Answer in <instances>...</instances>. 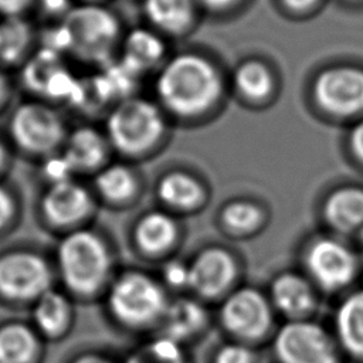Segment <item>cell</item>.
Returning a JSON list of instances; mask_svg holds the SVG:
<instances>
[{
    "instance_id": "cell-1",
    "label": "cell",
    "mask_w": 363,
    "mask_h": 363,
    "mask_svg": "<svg viewBox=\"0 0 363 363\" xmlns=\"http://www.w3.org/2000/svg\"><path fill=\"white\" fill-rule=\"evenodd\" d=\"M157 104L177 116L207 111L221 94L216 67L201 55L179 54L164 62L155 81Z\"/></svg>"
},
{
    "instance_id": "cell-2",
    "label": "cell",
    "mask_w": 363,
    "mask_h": 363,
    "mask_svg": "<svg viewBox=\"0 0 363 363\" xmlns=\"http://www.w3.org/2000/svg\"><path fill=\"white\" fill-rule=\"evenodd\" d=\"M69 126L58 106L28 96L7 112L4 138L16 156L38 164L61 152Z\"/></svg>"
},
{
    "instance_id": "cell-3",
    "label": "cell",
    "mask_w": 363,
    "mask_h": 363,
    "mask_svg": "<svg viewBox=\"0 0 363 363\" xmlns=\"http://www.w3.org/2000/svg\"><path fill=\"white\" fill-rule=\"evenodd\" d=\"M102 128L115 157L135 163L159 146L166 119L157 102L136 94L118 102L104 116Z\"/></svg>"
},
{
    "instance_id": "cell-4",
    "label": "cell",
    "mask_w": 363,
    "mask_h": 363,
    "mask_svg": "<svg viewBox=\"0 0 363 363\" xmlns=\"http://www.w3.org/2000/svg\"><path fill=\"white\" fill-rule=\"evenodd\" d=\"M62 23L69 33L67 58L98 69L118 57L126 30L111 6L77 3Z\"/></svg>"
},
{
    "instance_id": "cell-5",
    "label": "cell",
    "mask_w": 363,
    "mask_h": 363,
    "mask_svg": "<svg viewBox=\"0 0 363 363\" xmlns=\"http://www.w3.org/2000/svg\"><path fill=\"white\" fill-rule=\"evenodd\" d=\"M58 264L69 288L89 294L105 279L111 255L105 240L89 228L67 233L58 245Z\"/></svg>"
},
{
    "instance_id": "cell-6",
    "label": "cell",
    "mask_w": 363,
    "mask_h": 363,
    "mask_svg": "<svg viewBox=\"0 0 363 363\" xmlns=\"http://www.w3.org/2000/svg\"><path fill=\"white\" fill-rule=\"evenodd\" d=\"M98 206L89 182L79 177L41 183L35 203L41 220L48 227L67 233L82 228Z\"/></svg>"
},
{
    "instance_id": "cell-7",
    "label": "cell",
    "mask_w": 363,
    "mask_h": 363,
    "mask_svg": "<svg viewBox=\"0 0 363 363\" xmlns=\"http://www.w3.org/2000/svg\"><path fill=\"white\" fill-rule=\"evenodd\" d=\"M112 312L129 325H145L164 315L163 289L150 277L139 272L123 275L109 296Z\"/></svg>"
},
{
    "instance_id": "cell-8",
    "label": "cell",
    "mask_w": 363,
    "mask_h": 363,
    "mask_svg": "<svg viewBox=\"0 0 363 363\" xmlns=\"http://www.w3.org/2000/svg\"><path fill=\"white\" fill-rule=\"evenodd\" d=\"M274 350L281 363H337L330 335L305 319L285 323L275 336Z\"/></svg>"
},
{
    "instance_id": "cell-9",
    "label": "cell",
    "mask_w": 363,
    "mask_h": 363,
    "mask_svg": "<svg viewBox=\"0 0 363 363\" xmlns=\"http://www.w3.org/2000/svg\"><path fill=\"white\" fill-rule=\"evenodd\" d=\"M60 153L72 174L85 180H89L115 159L102 125L92 121L71 125Z\"/></svg>"
},
{
    "instance_id": "cell-10",
    "label": "cell",
    "mask_w": 363,
    "mask_h": 363,
    "mask_svg": "<svg viewBox=\"0 0 363 363\" xmlns=\"http://www.w3.org/2000/svg\"><path fill=\"white\" fill-rule=\"evenodd\" d=\"M220 320L233 336L252 342L271 329L272 311L269 302L257 289L241 288L228 295L221 305Z\"/></svg>"
},
{
    "instance_id": "cell-11",
    "label": "cell",
    "mask_w": 363,
    "mask_h": 363,
    "mask_svg": "<svg viewBox=\"0 0 363 363\" xmlns=\"http://www.w3.org/2000/svg\"><path fill=\"white\" fill-rule=\"evenodd\" d=\"M318 105L333 115H354L363 111V69L332 67L322 71L315 84Z\"/></svg>"
},
{
    "instance_id": "cell-12",
    "label": "cell",
    "mask_w": 363,
    "mask_h": 363,
    "mask_svg": "<svg viewBox=\"0 0 363 363\" xmlns=\"http://www.w3.org/2000/svg\"><path fill=\"white\" fill-rule=\"evenodd\" d=\"M306 268L313 281L325 291L349 285L356 277L357 259L340 241L320 238L306 252Z\"/></svg>"
},
{
    "instance_id": "cell-13",
    "label": "cell",
    "mask_w": 363,
    "mask_h": 363,
    "mask_svg": "<svg viewBox=\"0 0 363 363\" xmlns=\"http://www.w3.org/2000/svg\"><path fill=\"white\" fill-rule=\"evenodd\" d=\"M48 268L31 251H11L0 257V292L9 298L41 296L48 285Z\"/></svg>"
},
{
    "instance_id": "cell-14",
    "label": "cell",
    "mask_w": 363,
    "mask_h": 363,
    "mask_svg": "<svg viewBox=\"0 0 363 363\" xmlns=\"http://www.w3.org/2000/svg\"><path fill=\"white\" fill-rule=\"evenodd\" d=\"M88 182L98 204L112 210L128 208L142 194V177L135 164L116 157Z\"/></svg>"
},
{
    "instance_id": "cell-15",
    "label": "cell",
    "mask_w": 363,
    "mask_h": 363,
    "mask_svg": "<svg viewBox=\"0 0 363 363\" xmlns=\"http://www.w3.org/2000/svg\"><path fill=\"white\" fill-rule=\"evenodd\" d=\"M237 275L233 257L223 248L201 251L189 265V286L203 298L224 294Z\"/></svg>"
},
{
    "instance_id": "cell-16",
    "label": "cell",
    "mask_w": 363,
    "mask_h": 363,
    "mask_svg": "<svg viewBox=\"0 0 363 363\" xmlns=\"http://www.w3.org/2000/svg\"><path fill=\"white\" fill-rule=\"evenodd\" d=\"M38 47V26L30 16L0 17V68L18 71Z\"/></svg>"
},
{
    "instance_id": "cell-17",
    "label": "cell",
    "mask_w": 363,
    "mask_h": 363,
    "mask_svg": "<svg viewBox=\"0 0 363 363\" xmlns=\"http://www.w3.org/2000/svg\"><path fill=\"white\" fill-rule=\"evenodd\" d=\"M166 54L162 35L149 27H133L125 31L118 58L129 69L143 77L160 65Z\"/></svg>"
},
{
    "instance_id": "cell-18",
    "label": "cell",
    "mask_w": 363,
    "mask_h": 363,
    "mask_svg": "<svg viewBox=\"0 0 363 363\" xmlns=\"http://www.w3.org/2000/svg\"><path fill=\"white\" fill-rule=\"evenodd\" d=\"M271 301L277 311L292 320L305 319L315 306L312 286L303 277L294 272H284L274 279Z\"/></svg>"
},
{
    "instance_id": "cell-19",
    "label": "cell",
    "mask_w": 363,
    "mask_h": 363,
    "mask_svg": "<svg viewBox=\"0 0 363 363\" xmlns=\"http://www.w3.org/2000/svg\"><path fill=\"white\" fill-rule=\"evenodd\" d=\"M177 235L176 221L162 210H150L138 217L133 227L136 245L149 254H159L169 250Z\"/></svg>"
},
{
    "instance_id": "cell-20",
    "label": "cell",
    "mask_w": 363,
    "mask_h": 363,
    "mask_svg": "<svg viewBox=\"0 0 363 363\" xmlns=\"http://www.w3.org/2000/svg\"><path fill=\"white\" fill-rule=\"evenodd\" d=\"M323 214L332 228L340 233L363 230V190L343 187L333 191L325 201Z\"/></svg>"
},
{
    "instance_id": "cell-21",
    "label": "cell",
    "mask_w": 363,
    "mask_h": 363,
    "mask_svg": "<svg viewBox=\"0 0 363 363\" xmlns=\"http://www.w3.org/2000/svg\"><path fill=\"white\" fill-rule=\"evenodd\" d=\"M67 64L61 54L37 47L31 57L18 69V82L30 98L43 99L45 88L54 74Z\"/></svg>"
},
{
    "instance_id": "cell-22",
    "label": "cell",
    "mask_w": 363,
    "mask_h": 363,
    "mask_svg": "<svg viewBox=\"0 0 363 363\" xmlns=\"http://www.w3.org/2000/svg\"><path fill=\"white\" fill-rule=\"evenodd\" d=\"M336 335L343 349L363 360V289L349 295L336 311Z\"/></svg>"
},
{
    "instance_id": "cell-23",
    "label": "cell",
    "mask_w": 363,
    "mask_h": 363,
    "mask_svg": "<svg viewBox=\"0 0 363 363\" xmlns=\"http://www.w3.org/2000/svg\"><path fill=\"white\" fill-rule=\"evenodd\" d=\"M142 11L157 33L180 34L193 20L191 0H142Z\"/></svg>"
},
{
    "instance_id": "cell-24",
    "label": "cell",
    "mask_w": 363,
    "mask_h": 363,
    "mask_svg": "<svg viewBox=\"0 0 363 363\" xmlns=\"http://www.w3.org/2000/svg\"><path fill=\"white\" fill-rule=\"evenodd\" d=\"M156 196L170 208H191L201 199L199 183L187 173L172 170L162 174L156 183Z\"/></svg>"
},
{
    "instance_id": "cell-25",
    "label": "cell",
    "mask_w": 363,
    "mask_h": 363,
    "mask_svg": "<svg viewBox=\"0 0 363 363\" xmlns=\"http://www.w3.org/2000/svg\"><path fill=\"white\" fill-rule=\"evenodd\" d=\"M206 323V309L193 299H179L164 312L166 336L177 342L196 335Z\"/></svg>"
},
{
    "instance_id": "cell-26",
    "label": "cell",
    "mask_w": 363,
    "mask_h": 363,
    "mask_svg": "<svg viewBox=\"0 0 363 363\" xmlns=\"http://www.w3.org/2000/svg\"><path fill=\"white\" fill-rule=\"evenodd\" d=\"M35 337L23 325L0 329V363H28L35 353Z\"/></svg>"
},
{
    "instance_id": "cell-27",
    "label": "cell",
    "mask_w": 363,
    "mask_h": 363,
    "mask_svg": "<svg viewBox=\"0 0 363 363\" xmlns=\"http://www.w3.org/2000/svg\"><path fill=\"white\" fill-rule=\"evenodd\" d=\"M237 89L250 99H262L272 89V77L265 65L258 61L241 64L234 74Z\"/></svg>"
},
{
    "instance_id": "cell-28",
    "label": "cell",
    "mask_w": 363,
    "mask_h": 363,
    "mask_svg": "<svg viewBox=\"0 0 363 363\" xmlns=\"http://www.w3.org/2000/svg\"><path fill=\"white\" fill-rule=\"evenodd\" d=\"M68 318V303L62 295L57 292H44L35 308V320L38 326L48 332L55 333L62 329Z\"/></svg>"
},
{
    "instance_id": "cell-29",
    "label": "cell",
    "mask_w": 363,
    "mask_h": 363,
    "mask_svg": "<svg viewBox=\"0 0 363 363\" xmlns=\"http://www.w3.org/2000/svg\"><path fill=\"white\" fill-rule=\"evenodd\" d=\"M261 210L250 201H233L223 211V221L234 231H250L261 223Z\"/></svg>"
},
{
    "instance_id": "cell-30",
    "label": "cell",
    "mask_w": 363,
    "mask_h": 363,
    "mask_svg": "<svg viewBox=\"0 0 363 363\" xmlns=\"http://www.w3.org/2000/svg\"><path fill=\"white\" fill-rule=\"evenodd\" d=\"M23 191L9 177L0 179V231L13 225L21 211Z\"/></svg>"
},
{
    "instance_id": "cell-31",
    "label": "cell",
    "mask_w": 363,
    "mask_h": 363,
    "mask_svg": "<svg viewBox=\"0 0 363 363\" xmlns=\"http://www.w3.org/2000/svg\"><path fill=\"white\" fill-rule=\"evenodd\" d=\"M142 359L147 363H184L179 342L167 336L153 342Z\"/></svg>"
},
{
    "instance_id": "cell-32",
    "label": "cell",
    "mask_w": 363,
    "mask_h": 363,
    "mask_svg": "<svg viewBox=\"0 0 363 363\" xmlns=\"http://www.w3.org/2000/svg\"><path fill=\"white\" fill-rule=\"evenodd\" d=\"M75 4V0H35L33 13L40 17L43 24L58 23L65 18Z\"/></svg>"
},
{
    "instance_id": "cell-33",
    "label": "cell",
    "mask_w": 363,
    "mask_h": 363,
    "mask_svg": "<svg viewBox=\"0 0 363 363\" xmlns=\"http://www.w3.org/2000/svg\"><path fill=\"white\" fill-rule=\"evenodd\" d=\"M214 363H254V354L242 343H230L217 352Z\"/></svg>"
},
{
    "instance_id": "cell-34",
    "label": "cell",
    "mask_w": 363,
    "mask_h": 363,
    "mask_svg": "<svg viewBox=\"0 0 363 363\" xmlns=\"http://www.w3.org/2000/svg\"><path fill=\"white\" fill-rule=\"evenodd\" d=\"M14 81L10 77V72L0 68V116L7 113L13 106L14 101Z\"/></svg>"
},
{
    "instance_id": "cell-35",
    "label": "cell",
    "mask_w": 363,
    "mask_h": 363,
    "mask_svg": "<svg viewBox=\"0 0 363 363\" xmlns=\"http://www.w3.org/2000/svg\"><path fill=\"white\" fill-rule=\"evenodd\" d=\"M34 6L35 0H0V17L30 16Z\"/></svg>"
},
{
    "instance_id": "cell-36",
    "label": "cell",
    "mask_w": 363,
    "mask_h": 363,
    "mask_svg": "<svg viewBox=\"0 0 363 363\" xmlns=\"http://www.w3.org/2000/svg\"><path fill=\"white\" fill-rule=\"evenodd\" d=\"M164 278L173 286L187 285L189 284V267L179 261H174L166 267Z\"/></svg>"
},
{
    "instance_id": "cell-37",
    "label": "cell",
    "mask_w": 363,
    "mask_h": 363,
    "mask_svg": "<svg viewBox=\"0 0 363 363\" xmlns=\"http://www.w3.org/2000/svg\"><path fill=\"white\" fill-rule=\"evenodd\" d=\"M14 156L16 155L13 153L6 138L0 135V179L7 177V173L13 164Z\"/></svg>"
},
{
    "instance_id": "cell-38",
    "label": "cell",
    "mask_w": 363,
    "mask_h": 363,
    "mask_svg": "<svg viewBox=\"0 0 363 363\" xmlns=\"http://www.w3.org/2000/svg\"><path fill=\"white\" fill-rule=\"evenodd\" d=\"M350 146L359 160L363 162V121L359 122L350 133Z\"/></svg>"
},
{
    "instance_id": "cell-39",
    "label": "cell",
    "mask_w": 363,
    "mask_h": 363,
    "mask_svg": "<svg viewBox=\"0 0 363 363\" xmlns=\"http://www.w3.org/2000/svg\"><path fill=\"white\" fill-rule=\"evenodd\" d=\"M316 0H284V3L292 10H305L311 7Z\"/></svg>"
},
{
    "instance_id": "cell-40",
    "label": "cell",
    "mask_w": 363,
    "mask_h": 363,
    "mask_svg": "<svg viewBox=\"0 0 363 363\" xmlns=\"http://www.w3.org/2000/svg\"><path fill=\"white\" fill-rule=\"evenodd\" d=\"M204 6L210 7V9H223L227 7L228 4H231L235 0H200Z\"/></svg>"
},
{
    "instance_id": "cell-41",
    "label": "cell",
    "mask_w": 363,
    "mask_h": 363,
    "mask_svg": "<svg viewBox=\"0 0 363 363\" xmlns=\"http://www.w3.org/2000/svg\"><path fill=\"white\" fill-rule=\"evenodd\" d=\"M75 1L82 4H108L109 0H75Z\"/></svg>"
},
{
    "instance_id": "cell-42",
    "label": "cell",
    "mask_w": 363,
    "mask_h": 363,
    "mask_svg": "<svg viewBox=\"0 0 363 363\" xmlns=\"http://www.w3.org/2000/svg\"><path fill=\"white\" fill-rule=\"evenodd\" d=\"M77 363H106V362H104V360H101L98 357H84V359L78 360Z\"/></svg>"
},
{
    "instance_id": "cell-43",
    "label": "cell",
    "mask_w": 363,
    "mask_h": 363,
    "mask_svg": "<svg viewBox=\"0 0 363 363\" xmlns=\"http://www.w3.org/2000/svg\"><path fill=\"white\" fill-rule=\"evenodd\" d=\"M360 241H362V245H363V230L360 231Z\"/></svg>"
}]
</instances>
